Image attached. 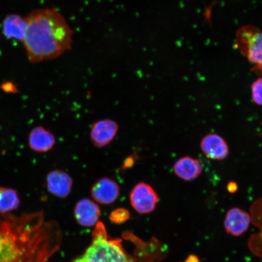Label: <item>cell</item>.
Segmentation results:
<instances>
[{
  "mask_svg": "<svg viewBox=\"0 0 262 262\" xmlns=\"http://www.w3.org/2000/svg\"><path fill=\"white\" fill-rule=\"evenodd\" d=\"M60 241L58 224L42 211L0 214V262H47Z\"/></svg>",
  "mask_w": 262,
  "mask_h": 262,
  "instance_id": "6da1fadb",
  "label": "cell"
},
{
  "mask_svg": "<svg viewBox=\"0 0 262 262\" xmlns=\"http://www.w3.org/2000/svg\"><path fill=\"white\" fill-rule=\"evenodd\" d=\"M27 19L28 31L23 43L31 63L52 60L71 48L73 31L57 9L35 10Z\"/></svg>",
  "mask_w": 262,
  "mask_h": 262,
  "instance_id": "7a4b0ae2",
  "label": "cell"
},
{
  "mask_svg": "<svg viewBox=\"0 0 262 262\" xmlns=\"http://www.w3.org/2000/svg\"><path fill=\"white\" fill-rule=\"evenodd\" d=\"M91 244L73 262H136L124 250L122 241L108 234L102 222H98L92 232Z\"/></svg>",
  "mask_w": 262,
  "mask_h": 262,
  "instance_id": "3957f363",
  "label": "cell"
},
{
  "mask_svg": "<svg viewBox=\"0 0 262 262\" xmlns=\"http://www.w3.org/2000/svg\"><path fill=\"white\" fill-rule=\"evenodd\" d=\"M236 45L241 53L262 72V31L251 25L242 26L235 34Z\"/></svg>",
  "mask_w": 262,
  "mask_h": 262,
  "instance_id": "277c9868",
  "label": "cell"
},
{
  "mask_svg": "<svg viewBox=\"0 0 262 262\" xmlns=\"http://www.w3.org/2000/svg\"><path fill=\"white\" fill-rule=\"evenodd\" d=\"M129 201L134 210L139 214H146L155 210L159 196L151 186L140 182L131 189Z\"/></svg>",
  "mask_w": 262,
  "mask_h": 262,
  "instance_id": "5b68a950",
  "label": "cell"
},
{
  "mask_svg": "<svg viewBox=\"0 0 262 262\" xmlns=\"http://www.w3.org/2000/svg\"><path fill=\"white\" fill-rule=\"evenodd\" d=\"M119 125L116 121L103 119L92 124L90 137L93 145L97 148H103L112 143L119 131Z\"/></svg>",
  "mask_w": 262,
  "mask_h": 262,
  "instance_id": "8992f818",
  "label": "cell"
},
{
  "mask_svg": "<svg viewBox=\"0 0 262 262\" xmlns=\"http://www.w3.org/2000/svg\"><path fill=\"white\" fill-rule=\"evenodd\" d=\"M95 201L101 205H111L119 199L120 187L114 180L103 177L95 182L91 189Z\"/></svg>",
  "mask_w": 262,
  "mask_h": 262,
  "instance_id": "52a82bcc",
  "label": "cell"
},
{
  "mask_svg": "<svg viewBox=\"0 0 262 262\" xmlns=\"http://www.w3.org/2000/svg\"><path fill=\"white\" fill-rule=\"evenodd\" d=\"M74 180L63 169H54L48 173L46 185L50 194L60 199H66L73 190Z\"/></svg>",
  "mask_w": 262,
  "mask_h": 262,
  "instance_id": "ba28073f",
  "label": "cell"
},
{
  "mask_svg": "<svg viewBox=\"0 0 262 262\" xmlns=\"http://www.w3.org/2000/svg\"><path fill=\"white\" fill-rule=\"evenodd\" d=\"M201 148L206 158L212 160H223L229 155V149L225 140L217 134L205 136L201 142Z\"/></svg>",
  "mask_w": 262,
  "mask_h": 262,
  "instance_id": "9c48e42d",
  "label": "cell"
},
{
  "mask_svg": "<svg viewBox=\"0 0 262 262\" xmlns=\"http://www.w3.org/2000/svg\"><path fill=\"white\" fill-rule=\"evenodd\" d=\"M56 142L54 133L42 126L34 127L29 134V146L35 152L43 154L50 151Z\"/></svg>",
  "mask_w": 262,
  "mask_h": 262,
  "instance_id": "30bf717a",
  "label": "cell"
},
{
  "mask_svg": "<svg viewBox=\"0 0 262 262\" xmlns=\"http://www.w3.org/2000/svg\"><path fill=\"white\" fill-rule=\"evenodd\" d=\"M99 206L89 199L80 200L74 208V216L78 224L84 227L96 226L100 217Z\"/></svg>",
  "mask_w": 262,
  "mask_h": 262,
  "instance_id": "8fae6325",
  "label": "cell"
},
{
  "mask_svg": "<svg viewBox=\"0 0 262 262\" xmlns=\"http://www.w3.org/2000/svg\"><path fill=\"white\" fill-rule=\"evenodd\" d=\"M251 219L247 212L238 208L229 209L226 215L225 228L228 234L240 236L248 230Z\"/></svg>",
  "mask_w": 262,
  "mask_h": 262,
  "instance_id": "7c38bea8",
  "label": "cell"
},
{
  "mask_svg": "<svg viewBox=\"0 0 262 262\" xmlns=\"http://www.w3.org/2000/svg\"><path fill=\"white\" fill-rule=\"evenodd\" d=\"M203 166L199 160L189 156L183 157L175 162L173 171L180 179L192 181L198 178L203 171Z\"/></svg>",
  "mask_w": 262,
  "mask_h": 262,
  "instance_id": "4fadbf2b",
  "label": "cell"
},
{
  "mask_svg": "<svg viewBox=\"0 0 262 262\" xmlns=\"http://www.w3.org/2000/svg\"><path fill=\"white\" fill-rule=\"evenodd\" d=\"M28 28L27 17L12 14L5 18L3 23V34L6 38L15 39L23 42Z\"/></svg>",
  "mask_w": 262,
  "mask_h": 262,
  "instance_id": "5bb4252c",
  "label": "cell"
},
{
  "mask_svg": "<svg viewBox=\"0 0 262 262\" xmlns=\"http://www.w3.org/2000/svg\"><path fill=\"white\" fill-rule=\"evenodd\" d=\"M20 205L17 191L6 186H0V214H9L17 209Z\"/></svg>",
  "mask_w": 262,
  "mask_h": 262,
  "instance_id": "9a60e30c",
  "label": "cell"
},
{
  "mask_svg": "<svg viewBox=\"0 0 262 262\" xmlns=\"http://www.w3.org/2000/svg\"><path fill=\"white\" fill-rule=\"evenodd\" d=\"M130 218V213L128 210L123 208L115 209L110 216L111 222L116 224H122L128 221Z\"/></svg>",
  "mask_w": 262,
  "mask_h": 262,
  "instance_id": "2e32d148",
  "label": "cell"
},
{
  "mask_svg": "<svg viewBox=\"0 0 262 262\" xmlns=\"http://www.w3.org/2000/svg\"><path fill=\"white\" fill-rule=\"evenodd\" d=\"M251 96L255 104L262 106V77L258 78L252 84Z\"/></svg>",
  "mask_w": 262,
  "mask_h": 262,
  "instance_id": "e0dca14e",
  "label": "cell"
},
{
  "mask_svg": "<svg viewBox=\"0 0 262 262\" xmlns=\"http://www.w3.org/2000/svg\"><path fill=\"white\" fill-rule=\"evenodd\" d=\"M0 89L6 93L15 94L18 92L17 88L12 82H6V83L2 84L0 85Z\"/></svg>",
  "mask_w": 262,
  "mask_h": 262,
  "instance_id": "ac0fdd59",
  "label": "cell"
},
{
  "mask_svg": "<svg viewBox=\"0 0 262 262\" xmlns=\"http://www.w3.org/2000/svg\"><path fill=\"white\" fill-rule=\"evenodd\" d=\"M134 159L133 157H129V158L126 159V161L124 162L123 167L124 168H128L134 165Z\"/></svg>",
  "mask_w": 262,
  "mask_h": 262,
  "instance_id": "d6986e66",
  "label": "cell"
},
{
  "mask_svg": "<svg viewBox=\"0 0 262 262\" xmlns=\"http://www.w3.org/2000/svg\"><path fill=\"white\" fill-rule=\"evenodd\" d=\"M237 188V186L234 182L229 183V185L228 186V189L229 191L234 192L235 191H236Z\"/></svg>",
  "mask_w": 262,
  "mask_h": 262,
  "instance_id": "ffe728a7",
  "label": "cell"
}]
</instances>
